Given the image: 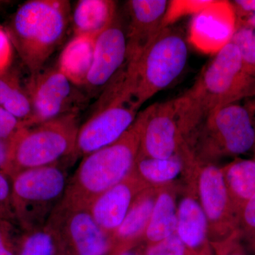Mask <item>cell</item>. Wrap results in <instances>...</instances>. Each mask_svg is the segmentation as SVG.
Returning a JSON list of instances; mask_svg holds the SVG:
<instances>
[{"label":"cell","mask_w":255,"mask_h":255,"mask_svg":"<svg viewBox=\"0 0 255 255\" xmlns=\"http://www.w3.org/2000/svg\"><path fill=\"white\" fill-rule=\"evenodd\" d=\"M177 226V214L172 196L167 193L156 199L145 236L149 241L160 242L175 233Z\"/></svg>","instance_id":"cell-22"},{"label":"cell","mask_w":255,"mask_h":255,"mask_svg":"<svg viewBox=\"0 0 255 255\" xmlns=\"http://www.w3.org/2000/svg\"><path fill=\"white\" fill-rule=\"evenodd\" d=\"M206 118L208 128L226 153L241 155L254 148L253 109L232 104L213 111Z\"/></svg>","instance_id":"cell-13"},{"label":"cell","mask_w":255,"mask_h":255,"mask_svg":"<svg viewBox=\"0 0 255 255\" xmlns=\"http://www.w3.org/2000/svg\"><path fill=\"white\" fill-rule=\"evenodd\" d=\"M13 48L6 30L0 26V74L9 70L12 63Z\"/></svg>","instance_id":"cell-32"},{"label":"cell","mask_w":255,"mask_h":255,"mask_svg":"<svg viewBox=\"0 0 255 255\" xmlns=\"http://www.w3.org/2000/svg\"><path fill=\"white\" fill-rule=\"evenodd\" d=\"M9 155V142L0 139V172L4 174Z\"/></svg>","instance_id":"cell-34"},{"label":"cell","mask_w":255,"mask_h":255,"mask_svg":"<svg viewBox=\"0 0 255 255\" xmlns=\"http://www.w3.org/2000/svg\"><path fill=\"white\" fill-rule=\"evenodd\" d=\"M121 255H136L135 254H133V253H130V252H124V253H122Z\"/></svg>","instance_id":"cell-36"},{"label":"cell","mask_w":255,"mask_h":255,"mask_svg":"<svg viewBox=\"0 0 255 255\" xmlns=\"http://www.w3.org/2000/svg\"><path fill=\"white\" fill-rule=\"evenodd\" d=\"M96 38L73 36L62 50L58 59V70L74 85L82 88L91 69Z\"/></svg>","instance_id":"cell-18"},{"label":"cell","mask_w":255,"mask_h":255,"mask_svg":"<svg viewBox=\"0 0 255 255\" xmlns=\"http://www.w3.org/2000/svg\"><path fill=\"white\" fill-rule=\"evenodd\" d=\"M23 127L21 121L0 107V139L9 142Z\"/></svg>","instance_id":"cell-30"},{"label":"cell","mask_w":255,"mask_h":255,"mask_svg":"<svg viewBox=\"0 0 255 255\" xmlns=\"http://www.w3.org/2000/svg\"><path fill=\"white\" fill-rule=\"evenodd\" d=\"M189 90L207 116L224 106L255 97V80L244 71L237 47L230 42L215 54Z\"/></svg>","instance_id":"cell-8"},{"label":"cell","mask_w":255,"mask_h":255,"mask_svg":"<svg viewBox=\"0 0 255 255\" xmlns=\"http://www.w3.org/2000/svg\"><path fill=\"white\" fill-rule=\"evenodd\" d=\"M142 119L139 156L166 159L175 155L183 134L206 117L190 90L180 97L147 107Z\"/></svg>","instance_id":"cell-6"},{"label":"cell","mask_w":255,"mask_h":255,"mask_svg":"<svg viewBox=\"0 0 255 255\" xmlns=\"http://www.w3.org/2000/svg\"><path fill=\"white\" fill-rule=\"evenodd\" d=\"M207 217L202 207L194 199L185 198L177 212V236L184 244L196 248L206 238Z\"/></svg>","instance_id":"cell-20"},{"label":"cell","mask_w":255,"mask_h":255,"mask_svg":"<svg viewBox=\"0 0 255 255\" xmlns=\"http://www.w3.org/2000/svg\"><path fill=\"white\" fill-rule=\"evenodd\" d=\"M155 202L150 196L140 193L111 240L114 238L121 241H128L144 232L150 221Z\"/></svg>","instance_id":"cell-23"},{"label":"cell","mask_w":255,"mask_h":255,"mask_svg":"<svg viewBox=\"0 0 255 255\" xmlns=\"http://www.w3.org/2000/svg\"><path fill=\"white\" fill-rule=\"evenodd\" d=\"M31 106V117L24 127H33L68 114H79L89 97L58 68H43L31 74L25 84Z\"/></svg>","instance_id":"cell-9"},{"label":"cell","mask_w":255,"mask_h":255,"mask_svg":"<svg viewBox=\"0 0 255 255\" xmlns=\"http://www.w3.org/2000/svg\"><path fill=\"white\" fill-rule=\"evenodd\" d=\"M117 1L80 0L71 12L73 36L97 37L117 17Z\"/></svg>","instance_id":"cell-17"},{"label":"cell","mask_w":255,"mask_h":255,"mask_svg":"<svg viewBox=\"0 0 255 255\" xmlns=\"http://www.w3.org/2000/svg\"><path fill=\"white\" fill-rule=\"evenodd\" d=\"M199 192L202 209L208 219L212 221L225 219L233 228L237 227L239 219L228 194L223 171L214 166L203 169Z\"/></svg>","instance_id":"cell-16"},{"label":"cell","mask_w":255,"mask_h":255,"mask_svg":"<svg viewBox=\"0 0 255 255\" xmlns=\"http://www.w3.org/2000/svg\"><path fill=\"white\" fill-rule=\"evenodd\" d=\"M67 0H29L21 4L5 28L30 73L45 63L61 44L71 21Z\"/></svg>","instance_id":"cell-2"},{"label":"cell","mask_w":255,"mask_h":255,"mask_svg":"<svg viewBox=\"0 0 255 255\" xmlns=\"http://www.w3.org/2000/svg\"><path fill=\"white\" fill-rule=\"evenodd\" d=\"M168 1L166 0L127 1V9L130 22L127 34L126 65H131L136 63L164 29L163 20Z\"/></svg>","instance_id":"cell-14"},{"label":"cell","mask_w":255,"mask_h":255,"mask_svg":"<svg viewBox=\"0 0 255 255\" xmlns=\"http://www.w3.org/2000/svg\"><path fill=\"white\" fill-rule=\"evenodd\" d=\"M79 114H68L33 126L23 127L9 142L5 175L58 162L73 153L79 130Z\"/></svg>","instance_id":"cell-3"},{"label":"cell","mask_w":255,"mask_h":255,"mask_svg":"<svg viewBox=\"0 0 255 255\" xmlns=\"http://www.w3.org/2000/svg\"><path fill=\"white\" fill-rule=\"evenodd\" d=\"M184 244L177 234L172 235L149 250L147 255H184Z\"/></svg>","instance_id":"cell-31"},{"label":"cell","mask_w":255,"mask_h":255,"mask_svg":"<svg viewBox=\"0 0 255 255\" xmlns=\"http://www.w3.org/2000/svg\"><path fill=\"white\" fill-rule=\"evenodd\" d=\"M0 219L16 222L11 202V179L0 172Z\"/></svg>","instance_id":"cell-29"},{"label":"cell","mask_w":255,"mask_h":255,"mask_svg":"<svg viewBox=\"0 0 255 255\" xmlns=\"http://www.w3.org/2000/svg\"><path fill=\"white\" fill-rule=\"evenodd\" d=\"M213 0H172L168 1L167 11L164 15L163 26L169 27L171 24L176 22L181 18L200 13L205 9Z\"/></svg>","instance_id":"cell-27"},{"label":"cell","mask_w":255,"mask_h":255,"mask_svg":"<svg viewBox=\"0 0 255 255\" xmlns=\"http://www.w3.org/2000/svg\"><path fill=\"white\" fill-rule=\"evenodd\" d=\"M231 42L237 47L243 70L255 80V29L238 26Z\"/></svg>","instance_id":"cell-26"},{"label":"cell","mask_w":255,"mask_h":255,"mask_svg":"<svg viewBox=\"0 0 255 255\" xmlns=\"http://www.w3.org/2000/svg\"><path fill=\"white\" fill-rule=\"evenodd\" d=\"M0 2H2V1H0Z\"/></svg>","instance_id":"cell-38"},{"label":"cell","mask_w":255,"mask_h":255,"mask_svg":"<svg viewBox=\"0 0 255 255\" xmlns=\"http://www.w3.org/2000/svg\"><path fill=\"white\" fill-rule=\"evenodd\" d=\"M223 172L228 194L239 219L243 206L255 194V160L238 159Z\"/></svg>","instance_id":"cell-19"},{"label":"cell","mask_w":255,"mask_h":255,"mask_svg":"<svg viewBox=\"0 0 255 255\" xmlns=\"http://www.w3.org/2000/svg\"><path fill=\"white\" fill-rule=\"evenodd\" d=\"M231 255H244L241 254V253H235V254H233Z\"/></svg>","instance_id":"cell-37"},{"label":"cell","mask_w":255,"mask_h":255,"mask_svg":"<svg viewBox=\"0 0 255 255\" xmlns=\"http://www.w3.org/2000/svg\"><path fill=\"white\" fill-rule=\"evenodd\" d=\"M182 169V161L176 155L166 159L137 155L132 172L141 180L164 183L174 179Z\"/></svg>","instance_id":"cell-24"},{"label":"cell","mask_w":255,"mask_h":255,"mask_svg":"<svg viewBox=\"0 0 255 255\" xmlns=\"http://www.w3.org/2000/svg\"><path fill=\"white\" fill-rule=\"evenodd\" d=\"M23 235L17 223L0 219V255H17Z\"/></svg>","instance_id":"cell-28"},{"label":"cell","mask_w":255,"mask_h":255,"mask_svg":"<svg viewBox=\"0 0 255 255\" xmlns=\"http://www.w3.org/2000/svg\"><path fill=\"white\" fill-rule=\"evenodd\" d=\"M240 221L245 231L255 237V194L243 206L239 215Z\"/></svg>","instance_id":"cell-33"},{"label":"cell","mask_w":255,"mask_h":255,"mask_svg":"<svg viewBox=\"0 0 255 255\" xmlns=\"http://www.w3.org/2000/svg\"></svg>","instance_id":"cell-40"},{"label":"cell","mask_w":255,"mask_h":255,"mask_svg":"<svg viewBox=\"0 0 255 255\" xmlns=\"http://www.w3.org/2000/svg\"><path fill=\"white\" fill-rule=\"evenodd\" d=\"M254 148H255V147H254Z\"/></svg>","instance_id":"cell-39"},{"label":"cell","mask_w":255,"mask_h":255,"mask_svg":"<svg viewBox=\"0 0 255 255\" xmlns=\"http://www.w3.org/2000/svg\"><path fill=\"white\" fill-rule=\"evenodd\" d=\"M58 235L61 245L72 248L77 255H106L111 238L96 223L88 208L58 204L47 222Z\"/></svg>","instance_id":"cell-10"},{"label":"cell","mask_w":255,"mask_h":255,"mask_svg":"<svg viewBox=\"0 0 255 255\" xmlns=\"http://www.w3.org/2000/svg\"><path fill=\"white\" fill-rule=\"evenodd\" d=\"M188 59L187 42L180 33L164 28L140 59L124 65L127 91L140 108L181 75Z\"/></svg>","instance_id":"cell-4"},{"label":"cell","mask_w":255,"mask_h":255,"mask_svg":"<svg viewBox=\"0 0 255 255\" xmlns=\"http://www.w3.org/2000/svg\"><path fill=\"white\" fill-rule=\"evenodd\" d=\"M139 109L127 91L123 67L100 95L91 116L79 128L70 160L83 158L119 140L135 122Z\"/></svg>","instance_id":"cell-5"},{"label":"cell","mask_w":255,"mask_h":255,"mask_svg":"<svg viewBox=\"0 0 255 255\" xmlns=\"http://www.w3.org/2000/svg\"><path fill=\"white\" fill-rule=\"evenodd\" d=\"M0 107L13 114L23 126L31 119V102L26 86L10 69L0 74Z\"/></svg>","instance_id":"cell-21"},{"label":"cell","mask_w":255,"mask_h":255,"mask_svg":"<svg viewBox=\"0 0 255 255\" xmlns=\"http://www.w3.org/2000/svg\"><path fill=\"white\" fill-rule=\"evenodd\" d=\"M11 202L23 232L44 227L63 199L68 174L58 163L18 172L10 178Z\"/></svg>","instance_id":"cell-7"},{"label":"cell","mask_w":255,"mask_h":255,"mask_svg":"<svg viewBox=\"0 0 255 255\" xmlns=\"http://www.w3.org/2000/svg\"><path fill=\"white\" fill-rule=\"evenodd\" d=\"M142 124L140 113L119 140L84 157L68 179L60 204L89 209L98 196L131 173L140 148Z\"/></svg>","instance_id":"cell-1"},{"label":"cell","mask_w":255,"mask_h":255,"mask_svg":"<svg viewBox=\"0 0 255 255\" xmlns=\"http://www.w3.org/2000/svg\"><path fill=\"white\" fill-rule=\"evenodd\" d=\"M127 35L117 17L95 40L93 60L83 90L89 97L102 93L127 61Z\"/></svg>","instance_id":"cell-11"},{"label":"cell","mask_w":255,"mask_h":255,"mask_svg":"<svg viewBox=\"0 0 255 255\" xmlns=\"http://www.w3.org/2000/svg\"><path fill=\"white\" fill-rule=\"evenodd\" d=\"M142 190L141 179L132 171L122 182L101 194L90 204L89 210L92 217L109 237H112L123 222Z\"/></svg>","instance_id":"cell-15"},{"label":"cell","mask_w":255,"mask_h":255,"mask_svg":"<svg viewBox=\"0 0 255 255\" xmlns=\"http://www.w3.org/2000/svg\"><path fill=\"white\" fill-rule=\"evenodd\" d=\"M60 246L56 233L46 223L40 229L23 232L17 255H55Z\"/></svg>","instance_id":"cell-25"},{"label":"cell","mask_w":255,"mask_h":255,"mask_svg":"<svg viewBox=\"0 0 255 255\" xmlns=\"http://www.w3.org/2000/svg\"><path fill=\"white\" fill-rule=\"evenodd\" d=\"M241 26H249V27H251L255 29V10L254 12H253L249 17L245 20V21H243L241 25L238 26L237 27Z\"/></svg>","instance_id":"cell-35"},{"label":"cell","mask_w":255,"mask_h":255,"mask_svg":"<svg viewBox=\"0 0 255 255\" xmlns=\"http://www.w3.org/2000/svg\"><path fill=\"white\" fill-rule=\"evenodd\" d=\"M236 28L237 21L231 2L213 0L193 16L189 41L201 53L215 55L231 41Z\"/></svg>","instance_id":"cell-12"}]
</instances>
